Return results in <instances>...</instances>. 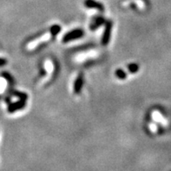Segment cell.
Here are the masks:
<instances>
[{
  "instance_id": "6da1fadb",
  "label": "cell",
  "mask_w": 171,
  "mask_h": 171,
  "mask_svg": "<svg viewBox=\"0 0 171 171\" xmlns=\"http://www.w3.org/2000/svg\"><path fill=\"white\" fill-rule=\"evenodd\" d=\"M84 35V31L82 29H75L73 31H69L68 33L64 36L63 37V42L64 43H69L72 40L75 39H78L83 37V36Z\"/></svg>"
},
{
  "instance_id": "7a4b0ae2",
  "label": "cell",
  "mask_w": 171,
  "mask_h": 171,
  "mask_svg": "<svg viewBox=\"0 0 171 171\" xmlns=\"http://www.w3.org/2000/svg\"><path fill=\"white\" fill-rule=\"evenodd\" d=\"M112 25H113V23L111 20H108L105 22V29H104L103 37H102V41H101V43L103 46L107 45L110 43V40L111 37Z\"/></svg>"
},
{
  "instance_id": "3957f363",
  "label": "cell",
  "mask_w": 171,
  "mask_h": 171,
  "mask_svg": "<svg viewBox=\"0 0 171 171\" xmlns=\"http://www.w3.org/2000/svg\"><path fill=\"white\" fill-rule=\"evenodd\" d=\"M84 5L89 9H95L101 12L104 11V6L101 3H99L96 0H85Z\"/></svg>"
},
{
  "instance_id": "277c9868",
  "label": "cell",
  "mask_w": 171,
  "mask_h": 171,
  "mask_svg": "<svg viewBox=\"0 0 171 171\" xmlns=\"http://www.w3.org/2000/svg\"><path fill=\"white\" fill-rule=\"evenodd\" d=\"M83 74H79L78 77H77V79L75 80L74 82V93L75 94H79L82 89H83Z\"/></svg>"
},
{
  "instance_id": "5b68a950",
  "label": "cell",
  "mask_w": 171,
  "mask_h": 171,
  "mask_svg": "<svg viewBox=\"0 0 171 171\" xmlns=\"http://www.w3.org/2000/svg\"><path fill=\"white\" fill-rule=\"evenodd\" d=\"M105 22H106V21H105V18H103V17H101V16L96 17L95 18H93L91 23V25H90L91 30V31L97 30L100 26L103 25V23H105Z\"/></svg>"
},
{
  "instance_id": "8992f818",
  "label": "cell",
  "mask_w": 171,
  "mask_h": 171,
  "mask_svg": "<svg viewBox=\"0 0 171 171\" xmlns=\"http://www.w3.org/2000/svg\"><path fill=\"white\" fill-rule=\"evenodd\" d=\"M25 107V101H23V100H20L17 103H14L11 104L8 108V111L10 113H12V112H15L17 110H22Z\"/></svg>"
},
{
  "instance_id": "52a82bcc",
  "label": "cell",
  "mask_w": 171,
  "mask_h": 171,
  "mask_svg": "<svg viewBox=\"0 0 171 171\" xmlns=\"http://www.w3.org/2000/svg\"><path fill=\"white\" fill-rule=\"evenodd\" d=\"M60 31H61V27H60V25H58V24H54V25H52L51 28H50V33H51V35H52L53 37H56Z\"/></svg>"
},
{
  "instance_id": "ba28073f",
  "label": "cell",
  "mask_w": 171,
  "mask_h": 171,
  "mask_svg": "<svg viewBox=\"0 0 171 171\" xmlns=\"http://www.w3.org/2000/svg\"><path fill=\"white\" fill-rule=\"evenodd\" d=\"M115 76L119 78V79L124 80L127 77V74L124 70H123L122 69H118L115 70Z\"/></svg>"
},
{
  "instance_id": "9c48e42d",
  "label": "cell",
  "mask_w": 171,
  "mask_h": 171,
  "mask_svg": "<svg viewBox=\"0 0 171 171\" xmlns=\"http://www.w3.org/2000/svg\"><path fill=\"white\" fill-rule=\"evenodd\" d=\"M128 69L132 74L137 73V71L139 70V65L137 64H130L128 65Z\"/></svg>"
},
{
  "instance_id": "30bf717a",
  "label": "cell",
  "mask_w": 171,
  "mask_h": 171,
  "mask_svg": "<svg viewBox=\"0 0 171 171\" xmlns=\"http://www.w3.org/2000/svg\"><path fill=\"white\" fill-rule=\"evenodd\" d=\"M15 95H16L18 97H19L20 100H23V101H25V102H26V100L28 99V96H27V94H25V93H23V92L17 91L15 92Z\"/></svg>"
},
{
  "instance_id": "8fae6325",
  "label": "cell",
  "mask_w": 171,
  "mask_h": 171,
  "mask_svg": "<svg viewBox=\"0 0 171 171\" xmlns=\"http://www.w3.org/2000/svg\"><path fill=\"white\" fill-rule=\"evenodd\" d=\"M3 76H4V77L7 80V81H9V82H12V77L10 76V75H9V74H3Z\"/></svg>"
},
{
  "instance_id": "7c38bea8",
  "label": "cell",
  "mask_w": 171,
  "mask_h": 171,
  "mask_svg": "<svg viewBox=\"0 0 171 171\" xmlns=\"http://www.w3.org/2000/svg\"><path fill=\"white\" fill-rule=\"evenodd\" d=\"M5 64H6V60L0 58V66H3V65H4Z\"/></svg>"
}]
</instances>
